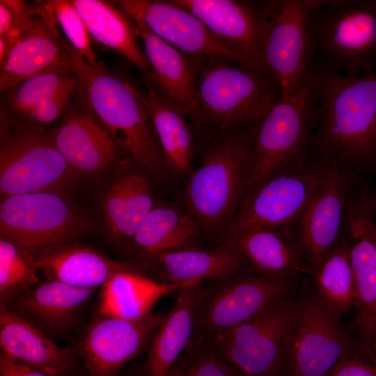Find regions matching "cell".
I'll list each match as a JSON object with an SVG mask.
<instances>
[{
    "mask_svg": "<svg viewBox=\"0 0 376 376\" xmlns=\"http://www.w3.org/2000/svg\"><path fill=\"white\" fill-rule=\"evenodd\" d=\"M257 124L194 131L201 162L186 178L180 201L211 244L224 242L247 194Z\"/></svg>",
    "mask_w": 376,
    "mask_h": 376,
    "instance_id": "cell-1",
    "label": "cell"
},
{
    "mask_svg": "<svg viewBox=\"0 0 376 376\" xmlns=\"http://www.w3.org/2000/svg\"><path fill=\"white\" fill-rule=\"evenodd\" d=\"M318 61V126L311 148L343 171L376 173V72L351 77Z\"/></svg>",
    "mask_w": 376,
    "mask_h": 376,
    "instance_id": "cell-2",
    "label": "cell"
},
{
    "mask_svg": "<svg viewBox=\"0 0 376 376\" xmlns=\"http://www.w3.org/2000/svg\"><path fill=\"white\" fill-rule=\"evenodd\" d=\"M79 84L75 97L104 127L116 143L159 184L171 178L148 110L126 81L93 68L65 40Z\"/></svg>",
    "mask_w": 376,
    "mask_h": 376,
    "instance_id": "cell-3",
    "label": "cell"
},
{
    "mask_svg": "<svg viewBox=\"0 0 376 376\" xmlns=\"http://www.w3.org/2000/svg\"><path fill=\"white\" fill-rule=\"evenodd\" d=\"M194 64V103L187 115L194 131L255 125L281 98L279 84L265 70L222 58Z\"/></svg>",
    "mask_w": 376,
    "mask_h": 376,
    "instance_id": "cell-4",
    "label": "cell"
},
{
    "mask_svg": "<svg viewBox=\"0 0 376 376\" xmlns=\"http://www.w3.org/2000/svg\"><path fill=\"white\" fill-rule=\"evenodd\" d=\"M320 77L319 63L312 59L296 86L258 123L246 196L272 175L306 162L312 137L310 128L315 118Z\"/></svg>",
    "mask_w": 376,
    "mask_h": 376,
    "instance_id": "cell-5",
    "label": "cell"
},
{
    "mask_svg": "<svg viewBox=\"0 0 376 376\" xmlns=\"http://www.w3.org/2000/svg\"><path fill=\"white\" fill-rule=\"evenodd\" d=\"M308 31L313 55L325 65L351 77L374 71L376 0H323Z\"/></svg>",
    "mask_w": 376,
    "mask_h": 376,
    "instance_id": "cell-6",
    "label": "cell"
},
{
    "mask_svg": "<svg viewBox=\"0 0 376 376\" xmlns=\"http://www.w3.org/2000/svg\"><path fill=\"white\" fill-rule=\"evenodd\" d=\"M361 351L352 335L313 288L295 297L281 376H329L345 359Z\"/></svg>",
    "mask_w": 376,
    "mask_h": 376,
    "instance_id": "cell-7",
    "label": "cell"
},
{
    "mask_svg": "<svg viewBox=\"0 0 376 376\" xmlns=\"http://www.w3.org/2000/svg\"><path fill=\"white\" fill-rule=\"evenodd\" d=\"M1 125V198L39 191H65L79 180L41 127Z\"/></svg>",
    "mask_w": 376,
    "mask_h": 376,
    "instance_id": "cell-8",
    "label": "cell"
},
{
    "mask_svg": "<svg viewBox=\"0 0 376 376\" xmlns=\"http://www.w3.org/2000/svg\"><path fill=\"white\" fill-rule=\"evenodd\" d=\"M328 169L329 162L320 159L269 178L246 196L224 242L252 229H291L324 183Z\"/></svg>",
    "mask_w": 376,
    "mask_h": 376,
    "instance_id": "cell-9",
    "label": "cell"
},
{
    "mask_svg": "<svg viewBox=\"0 0 376 376\" xmlns=\"http://www.w3.org/2000/svg\"><path fill=\"white\" fill-rule=\"evenodd\" d=\"M295 279L249 272L203 281L191 339H212L253 318L291 295Z\"/></svg>",
    "mask_w": 376,
    "mask_h": 376,
    "instance_id": "cell-10",
    "label": "cell"
},
{
    "mask_svg": "<svg viewBox=\"0 0 376 376\" xmlns=\"http://www.w3.org/2000/svg\"><path fill=\"white\" fill-rule=\"evenodd\" d=\"M64 191H39L2 198L1 235L34 253L74 241L91 227L88 219Z\"/></svg>",
    "mask_w": 376,
    "mask_h": 376,
    "instance_id": "cell-11",
    "label": "cell"
},
{
    "mask_svg": "<svg viewBox=\"0 0 376 376\" xmlns=\"http://www.w3.org/2000/svg\"><path fill=\"white\" fill-rule=\"evenodd\" d=\"M323 0L260 1L265 17L261 65L287 96L307 72L313 56L308 20Z\"/></svg>",
    "mask_w": 376,
    "mask_h": 376,
    "instance_id": "cell-12",
    "label": "cell"
},
{
    "mask_svg": "<svg viewBox=\"0 0 376 376\" xmlns=\"http://www.w3.org/2000/svg\"><path fill=\"white\" fill-rule=\"evenodd\" d=\"M295 301L290 295L209 340L241 376H281Z\"/></svg>",
    "mask_w": 376,
    "mask_h": 376,
    "instance_id": "cell-13",
    "label": "cell"
},
{
    "mask_svg": "<svg viewBox=\"0 0 376 376\" xmlns=\"http://www.w3.org/2000/svg\"><path fill=\"white\" fill-rule=\"evenodd\" d=\"M342 232L354 277V330L361 351L376 357V228L372 193L361 183L350 194Z\"/></svg>",
    "mask_w": 376,
    "mask_h": 376,
    "instance_id": "cell-14",
    "label": "cell"
},
{
    "mask_svg": "<svg viewBox=\"0 0 376 376\" xmlns=\"http://www.w3.org/2000/svg\"><path fill=\"white\" fill-rule=\"evenodd\" d=\"M166 316L161 311L136 319L97 313L76 345L88 376H117L131 360L148 351Z\"/></svg>",
    "mask_w": 376,
    "mask_h": 376,
    "instance_id": "cell-15",
    "label": "cell"
},
{
    "mask_svg": "<svg viewBox=\"0 0 376 376\" xmlns=\"http://www.w3.org/2000/svg\"><path fill=\"white\" fill-rule=\"evenodd\" d=\"M111 2L132 20L142 22L152 33L178 49L193 63L222 58L243 65L240 57L217 40L197 17L171 0Z\"/></svg>",
    "mask_w": 376,
    "mask_h": 376,
    "instance_id": "cell-16",
    "label": "cell"
},
{
    "mask_svg": "<svg viewBox=\"0 0 376 376\" xmlns=\"http://www.w3.org/2000/svg\"><path fill=\"white\" fill-rule=\"evenodd\" d=\"M328 162L324 183L295 226V240L312 276L340 240L347 202L357 182L352 184L355 178L352 180L335 162Z\"/></svg>",
    "mask_w": 376,
    "mask_h": 376,
    "instance_id": "cell-17",
    "label": "cell"
},
{
    "mask_svg": "<svg viewBox=\"0 0 376 376\" xmlns=\"http://www.w3.org/2000/svg\"><path fill=\"white\" fill-rule=\"evenodd\" d=\"M171 1L197 17L217 40L240 57L244 66L264 70L260 58L265 17L260 1Z\"/></svg>",
    "mask_w": 376,
    "mask_h": 376,
    "instance_id": "cell-18",
    "label": "cell"
},
{
    "mask_svg": "<svg viewBox=\"0 0 376 376\" xmlns=\"http://www.w3.org/2000/svg\"><path fill=\"white\" fill-rule=\"evenodd\" d=\"M113 170L102 195L101 208L109 236L127 250L142 220L161 200L151 175L130 156L121 159Z\"/></svg>",
    "mask_w": 376,
    "mask_h": 376,
    "instance_id": "cell-19",
    "label": "cell"
},
{
    "mask_svg": "<svg viewBox=\"0 0 376 376\" xmlns=\"http://www.w3.org/2000/svg\"><path fill=\"white\" fill-rule=\"evenodd\" d=\"M140 262L144 276L169 285L187 286L253 272L246 259L227 242L210 249L190 247L165 251Z\"/></svg>",
    "mask_w": 376,
    "mask_h": 376,
    "instance_id": "cell-20",
    "label": "cell"
},
{
    "mask_svg": "<svg viewBox=\"0 0 376 376\" xmlns=\"http://www.w3.org/2000/svg\"><path fill=\"white\" fill-rule=\"evenodd\" d=\"M49 139L65 161L81 174L113 168L127 155L79 102L70 104Z\"/></svg>",
    "mask_w": 376,
    "mask_h": 376,
    "instance_id": "cell-21",
    "label": "cell"
},
{
    "mask_svg": "<svg viewBox=\"0 0 376 376\" xmlns=\"http://www.w3.org/2000/svg\"><path fill=\"white\" fill-rule=\"evenodd\" d=\"M33 254L46 280L80 288L97 289L120 273L144 276L142 262L113 260L75 240L52 245Z\"/></svg>",
    "mask_w": 376,
    "mask_h": 376,
    "instance_id": "cell-22",
    "label": "cell"
},
{
    "mask_svg": "<svg viewBox=\"0 0 376 376\" xmlns=\"http://www.w3.org/2000/svg\"><path fill=\"white\" fill-rule=\"evenodd\" d=\"M75 71L72 54L56 25L37 16L32 28L0 65V92L38 75Z\"/></svg>",
    "mask_w": 376,
    "mask_h": 376,
    "instance_id": "cell-23",
    "label": "cell"
},
{
    "mask_svg": "<svg viewBox=\"0 0 376 376\" xmlns=\"http://www.w3.org/2000/svg\"><path fill=\"white\" fill-rule=\"evenodd\" d=\"M95 290L46 280L3 304L53 339L75 326L79 311Z\"/></svg>",
    "mask_w": 376,
    "mask_h": 376,
    "instance_id": "cell-24",
    "label": "cell"
},
{
    "mask_svg": "<svg viewBox=\"0 0 376 376\" xmlns=\"http://www.w3.org/2000/svg\"><path fill=\"white\" fill-rule=\"evenodd\" d=\"M202 230L192 214L178 201H161L145 217L127 248L131 260L140 262L159 253L201 247Z\"/></svg>",
    "mask_w": 376,
    "mask_h": 376,
    "instance_id": "cell-25",
    "label": "cell"
},
{
    "mask_svg": "<svg viewBox=\"0 0 376 376\" xmlns=\"http://www.w3.org/2000/svg\"><path fill=\"white\" fill-rule=\"evenodd\" d=\"M1 352L51 375L66 376L79 357L77 347H61L47 334L0 304Z\"/></svg>",
    "mask_w": 376,
    "mask_h": 376,
    "instance_id": "cell-26",
    "label": "cell"
},
{
    "mask_svg": "<svg viewBox=\"0 0 376 376\" xmlns=\"http://www.w3.org/2000/svg\"><path fill=\"white\" fill-rule=\"evenodd\" d=\"M132 21L136 36L144 45L150 68V83L187 116L194 103V64L178 49L152 33L142 22Z\"/></svg>",
    "mask_w": 376,
    "mask_h": 376,
    "instance_id": "cell-27",
    "label": "cell"
},
{
    "mask_svg": "<svg viewBox=\"0 0 376 376\" xmlns=\"http://www.w3.org/2000/svg\"><path fill=\"white\" fill-rule=\"evenodd\" d=\"M224 242L235 247L254 273L295 278L312 276L291 229L256 228L233 235Z\"/></svg>",
    "mask_w": 376,
    "mask_h": 376,
    "instance_id": "cell-28",
    "label": "cell"
},
{
    "mask_svg": "<svg viewBox=\"0 0 376 376\" xmlns=\"http://www.w3.org/2000/svg\"><path fill=\"white\" fill-rule=\"evenodd\" d=\"M205 283L191 285L178 290L170 311L159 326L148 350L144 368L149 376H169L191 340L196 311Z\"/></svg>",
    "mask_w": 376,
    "mask_h": 376,
    "instance_id": "cell-29",
    "label": "cell"
},
{
    "mask_svg": "<svg viewBox=\"0 0 376 376\" xmlns=\"http://www.w3.org/2000/svg\"><path fill=\"white\" fill-rule=\"evenodd\" d=\"M146 97L137 91L147 107L171 176L187 178L193 171L196 147L195 134L185 120V114L147 84Z\"/></svg>",
    "mask_w": 376,
    "mask_h": 376,
    "instance_id": "cell-30",
    "label": "cell"
},
{
    "mask_svg": "<svg viewBox=\"0 0 376 376\" xmlns=\"http://www.w3.org/2000/svg\"><path fill=\"white\" fill-rule=\"evenodd\" d=\"M91 38L123 55L150 82V68L137 42L133 21L113 3L101 0H70Z\"/></svg>",
    "mask_w": 376,
    "mask_h": 376,
    "instance_id": "cell-31",
    "label": "cell"
},
{
    "mask_svg": "<svg viewBox=\"0 0 376 376\" xmlns=\"http://www.w3.org/2000/svg\"><path fill=\"white\" fill-rule=\"evenodd\" d=\"M184 287L160 284L139 274L120 273L101 287L97 313L139 318L151 312L162 296Z\"/></svg>",
    "mask_w": 376,
    "mask_h": 376,
    "instance_id": "cell-32",
    "label": "cell"
},
{
    "mask_svg": "<svg viewBox=\"0 0 376 376\" xmlns=\"http://www.w3.org/2000/svg\"><path fill=\"white\" fill-rule=\"evenodd\" d=\"M313 288L320 300L340 318L354 307L355 283L348 246L339 240L311 276Z\"/></svg>",
    "mask_w": 376,
    "mask_h": 376,
    "instance_id": "cell-33",
    "label": "cell"
},
{
    "mask_svg": "<svg viewBox=\"0 0 376 376\" xmlns=\"http://www.w3.org/2000/svg\"><path fill=\"white\" fill-rule=\"evenodd\" d=\"M74 72L49 73L30 78L3 93L1 122L14 123L44 100L68 91H77Z\"/></svg>",
    "mask_w": 376,
    "mask_h": 376,
    "instance_id": "cell-34",
    "label": "cell"
},
{
    "mask_svg": "<svg viewBox=\"0 0 376 376\" xmlns=\"http://www.w3.org/2000/svg\"><path fill=\"white\" fill-rule=\"evenodd\" d=\"M34 255L18 242L0 237V302L6 303L15 295L33 286L40 280Z\"/></svg>",
    "mask_w": 376,
    "mask_h": 376,
    "instance_id": "cell-35",
    "label": "cell"
},
{
    "mask_svg": "<svg viewBox=\"0 0 376 376\" xmlns=\"http://www.w3.org/2000/svg\"><path fill=\"white\" fill-rule=\"evenodd\" d=\"M31 8L36 16L59 24L75 51L93 68L99 72L107 71L98 62L87 27L70 0L37 1Z\"/></svg>",
    "mask_w": 376,
    "mask_h": 376,
    "instance_id": "cell-36",
    "label": "cell"
},
{
    "mask_svg": "<svg viewBox=\"0 0 376 376\" xmlns=\"http://www.w3.org/2000/svg\"><path fill=\"white\" fill-rule=\"evenodd\" d=\"M182 356V376H241L210 340L191 339Z\"/></svg>",
    "mask_w": 376,
    "mask_h": 376,
    "instance_id": "cell-37",
    "label": "cell"
},
{
    "mask_svg": "<svg viewBox=\"0 0 376 376\" xmlns=\"http://www.w3.org/2000/svg\"><path fill=\"white\" fill-rule=\"evenodd\" d=\"M36 16L22 0H0V37L15 46L32 28Z\"/></svg>",
    "mask_w": 376,
    "mask_h": 376,
    "instance_id": "cell-38",
    "label": "cell"
},
{
    "mask_svg": "<svg viewBox=\"0 0 376 376\" xmlns=\"http://www.w3.org/2000/svg\"><path fill=\"white\" fill-rule=\"evenodd\" d=\"M76 92L77 91H68L47 98L31 109L17 122L8 124L42 127L44 125L54 121L62 114H64Z\"/></svg>",
    "mask_w": 376,
    "mask_h": 376,
    "instance_id": "cell-39",
    "label": "cell"
},
{
    "mask_svg": "<svg viewBox=\"0 0 376 376\" xmlns=\"http://www.w3.org/2000/svg\"><path fill=\"white\" fill-rule=\"evenodd\" d=\"M329 376H376V357L358 351L345 359Z\"/></svg>",
    "mask_w": 376,
    "mask_h": 376,
    "instance_id": "cell-40",
    "label": "cell"
},
{
    "mask_svg": "<svg viewBox=\"0 0 376 376\" xmlns=\"http://www.w3.org/2000/svg\"><path fill=\"white\" fill-rule=\"evenodd\" d=\"M0 376H56L0 352Z\"/></svg>",
    "mask_w": 376,
    "mask_h": 376,
    "instance_id": "cell-41",
    "label": "cell"
},
{
    "mask_svg": "<svg viewBox=\"0 0 376 376\" xmlns=\"http://www.w3.org/2000/svg\"><path fill=\"white\" fill-rule=\"evenodd\" d=\"M183 359L181 356L172 367L169 376H182Z\"/></svg>",
    "mask_w": 376,
    "mask_h": 376,
    "instance_id": "cell-42",
    "label": "cell"
},
{
    "mask_svg": "<svg viewBox=\"0 0 376 376\" xmlns=\"http://www.w3.org/2000/svg\"><path fill=\"white\" fill-rule=\"evenodd\" d=\"M122 371L117 376H148L144 366L142 368L136 369V370Z\"/></svg>",
    "mask_w": 376,
    "mask_h": 376,
    "instance_id": "cell-43",
    "label": "cell"
},
{
    "mask_svg": "<svg viewBox=\"0 0 376 376\" xmlns=\"http://www.w3.org/2000/svg\"><path fill=\"white\" fill-rule=\"evenodd\" d=\"M373 210L375 226L376 228V194H372Z\"/></svg>",
    "mask_w": 376,
    "mask_h": 376,
    "instance_id": "cell-44",
    "label": "cell"
},
{
    "mask_svg": "<svg viewBox=\"0 0 376 376\" xmlns=\"http://www.w3.org/2000/svg\"><path fill=\"white\" fill-rule=\"evenodd\" d=\"M373 352H374L375 355L376 356V332H375V340H374Z\"/></svg>",
    "mask_w": 376,
    "mask_h": 376,
    "instance_id": "cell-45",
    "label": "cell"
}]
</instances>
